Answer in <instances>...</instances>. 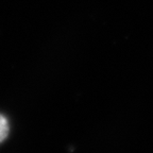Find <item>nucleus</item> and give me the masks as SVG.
Here are the masks:
<instances>
[{
	"mask_svg": "<svg viewBox=\"0 0 153 153\" xmlns=\"http://www.w3.org/2000/svg\"><path fill=\"white\" fill-rule=\"evenodd\" d=\"M9 134V123L7 118L3 115L0 114V143L7 138Z\"/></svg>",
	"mask_w": 153,
	"mask_h": 153,
	"instance_id": "obj_1",
	"label": "nucleus"
}]
</instances>
